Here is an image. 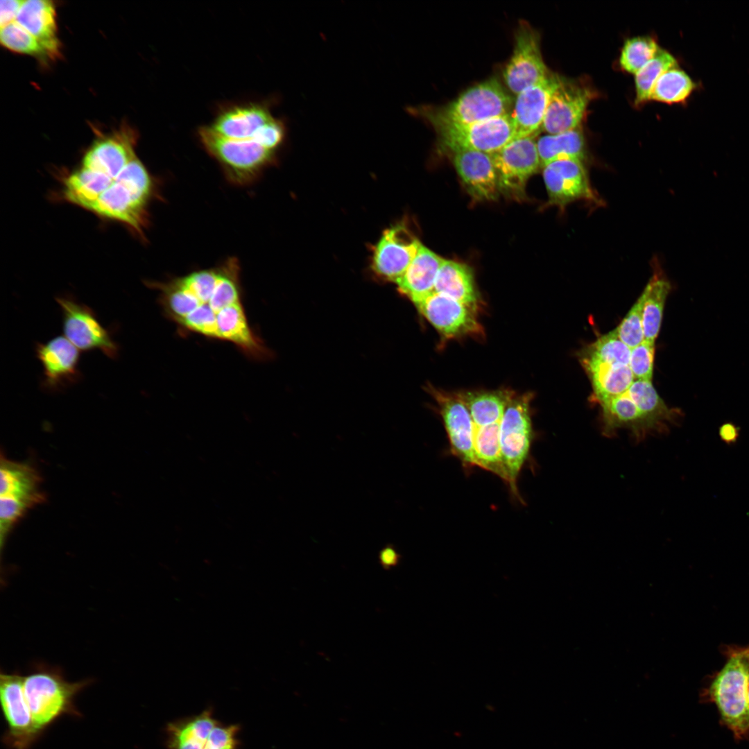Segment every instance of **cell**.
Returning <instances> with one entry per match:
<instances>
[{
    "mask_svg": "<svg viewBox=\"0 0 749 749\" xmlns=\"http://www.w3.org/2000/svg\"><path fill=\"white\" fill-rule=\"evenodd\" d=\"M239 266L232 258L221 266L166 282H146L159 291L164 315L184 333L234 344L255 360L270 356L250 327L243 303Z\"/></svg>",
    "mask_w": 749,
    "mask_h": 749,
    "instance_id": "cell-1",
    "label": "cell"
},
{
    "mask_svg": "<svg viewBox=\"0 0 749 749\" xmlns=\"http://www.w3.org/2000/svg\"><path fill=\"white\" fill-rule=\"evenodd\" d=\"M153 184L137 156L110 164L81 162L63 179L65 200L143 234Z\"/></svg>",
    "mask_w": 749,
    "mask_h": 749,
    "instance_id": "cell-2",
    "label": "cell"
},
{
    "mask_svg": "<svg viewBox=\"0 0 749 749\" xmlns=\"http://www.w3.org/2000/svg\"><path fill=\"white\" fill-rule=\"evenodd\" d=\"M727 661L700 694L701 702L715 705L721 725L737 740L749 739V646H731Z\"/></svg>",
    "mask_w": 749,
    "mask_h": 749,
    "instance_id": "cell-3",
    "label": "cell"
},
{
    "mask_svg": "<svg viewBox=\"0 0 749 749\" xmlns=\"http://www.w3.org/2000/svg\"><path fill=\"white\" fill-rule=\"evenodd\" d=\"M91 683L89 680L67 681L60 669L38 664L23 675V689L36 730L41 733L64 714L77 715L75 696Z\"/></svg>",
    "mask_w": 749,
    "mask_h": 749,
    "instance_id": "cell-4",
    "label": "cell"
},
{
    "mask_svg": "<svg viewBox=\"0 0 749 749\" xmlns=\"http://www.w3.org/2000/svg\"><path fill=\"white\" fill-rule=\"evenodd\" d=\"M510 105V97L501 84L497 79L491 78L469 88L439 110L420 108L409 111L424 117L433 126L464 125L509 114Z\"/></svg>",
    "mask_w": 749,
    "mask_h": 749,
    "instance_id": "cell-5",
    "label": "cell"
},
{
    "mask_svg": "<svg viewBox=\"0 0 749 749\" xmlns=\"http://www.w3.org/2000/svg\"><path fill=\"white\" fill-rule=\"evenodd\" d=\"M199 139L206 150L223 166L234 182L245 184L273 162L275 152L254 140H236L221 136L209 126L200 127Z\"/></svg>",
    "mask_w": 749,
    "mask_h": 749,
    "instance_id": "cell-6",
    "label": "cell"
},
{
    "mask_svg": "<svg viewBox=\"0 0 749 749\" xmlns=\"http://www.w3.org/2000/svg\"><path fill=\"white\" fill-rule=\"evenodd\" d=\"M0 522L12 528L32 508L44 503L42 476L26 463L11 460L1 456Z\"/></svg>",
    "mask_w": 749,
    "mask_h": 749,
    "instance_id": "cell-7",
    "label": "cell"
},
{
    "mask_svg": "<svg viewBox=\"0 0 749 749\" xmlns=\"http://www.w3.org/2000/svg\"><path fill=\"white\" fill-rule=\"evenodd\" d=\"M528 395L510 399L501 422L499 448L505 481L517 495V481L533 440Z\"/></svg>",
    "mask_w": 749,
    "mask_h": 749,
    "instance_id": "cell-8",
    "label": "cell"
},
{
    "mask_svg": "<svg viewBox=\"0 0 749 749\" xmlns=\"http://www.w3.org/2000/svg\"><path fill=\"white\" fill-rule=\"evenodd\" d=\"M55 300L61 309L64 336L72 344L80 350H98L110 359L117 358L119 345L89 307L69 296Z\"/></svg>",
    "mask_w": 749,
    "mask_h": 749,
    "instance_id": "cell-9",
    "label": "cell"
},
{
    "mask_svg": "<svg viewBox=\"0 0 749 749\" xmlns=\"http://www.w3.org/2000/svg\"><path fill=\"white\" fill-rule=\"evenodd\" d=\"M535 136L515 138L491 154L497 174L500 193L519 198L528 179L541 166Z\"/></svg>",
    "mask_w": 749,
    "mask_h": 749,
    "instance_id": "cell-10",
    "label": "cell"
},
{
    "mask_svg": "<svg viewBox=\"0 0 749 749\" xmlns=\"http://www.w3.org/2000/svg\"><path fill=\"white\" fill-rule=\"evenodd\" d=\"M433 126L449 149L464 148L491 155L515 138L514 123L509 114L470 124Z\"/></svg>",
    "mask_w": 749,
    "mask_h": 749,
    "instance_id": "cell-11",
    "label": "cell"
},
{
    "mask_svg": "<svg viewBox=\"0 0 749 749\" xmlns=\"http://www.w3.org/2000/svg\"><path fill=\"white\" fill-rule=\"evenodd\" d=\"M542 168L549 205L562 210L578 200L600 205L601 200L592 187L585 162L571 159L559 160Z\"/></svg>",
    "mask_w": 749,
    "mask_h": 749,
    "instance_id": "cell-12",
    "label": "cell"
},
{
    "mask_svg": "<svg viewBox=\"0 0 749 749\" xmlns=\"http://www.w3.org/2000/svg\"><path fill=\"white\" fill-rule=\"evenodd\" d=\"M592 95L583 83L556 75L542 129L556 135L579 127Z\"/></svg>",
    "mask_w": 749,
    "mask_h": 749,
    "instance_id": "cell-13",
    "label": "cell"
},
{
    "mask_svg": "<svg viewBox=\"0 0 749 749\" xmlns=\"http://www.w3.org/2000/svg\"><path fill=\"white\" fill-rule=\"evenodd\" d=\"M0 699L8 725L6 743L14 749H28L38 737L23 689V675H0Z\"/></svg>",
    "mask_w": 749,
    "mask_h": 749,
    "instance_id": "cell-14",
    "label": "cell"
},
{
    "mask_svg": "<svg viewBox=\"0 0 749 749\" xmlns=\"http://www.w3.org/2000/svg\"><path fill=\"white\" fill-rule=\"evenodd\" d=\"M550 75L540 53L537 34L526 24H521L513 53L503 71L508 87L518 94Z\"/></svg>",
    "mask_w": 749,
    "mask_h": 749,
    "instance_id": "cell-15",
    "label": "cell"
},
{
    "mask_svg": "<svg viewBox=\"0 0 749 749\" xmlns=\"http://www.w3.org/2000/svg\"><path fill=\"white\" fill-rule=\"evenodd\" d=\"M415 304L419 311L446 338H457L482 332L476 311L446 295L434 291Z\"/></svg>",
    "mask_w": 749,
    "mask_h": 749,
    "instance_id": "cell-16",
    "label": "cell"
},
{
    "mask_svg": "<svg viewBox=\"0 0 749 749\" xmlns=\"http://www.w3.org/2000/svg\"><path fill=\"white\" fill-rule=\"evenodd\" d=\"M35 351L43 368L41 385L45 390L60 391L80 379L79 350L65 336H58L45 343H37Z\"/></svg>",
    "mask_w": 749,
    "mask_h": 749,
    "instance_id": "cell-17",
    "label": "cell"
},
{
    "mask_svg": "<svg viewBox=\"0 0 749 749\" xmlns=\"http://www.w3.org/2000/svg\"><path fill=\"white\" fill-rule=\"evenodd\" d=\"M421 245L404 225L386 229L373 251V271L383 279L396 282L412 262Z\"/></svg>",
    "mask_w": 749,
    "mask_h": 749,
    "instance_id": "cell-18",
    "label": "cell"
},
{
    "mask_svg": "<svg viewBox=\"0 0 749 749\" xmlns=\"http://www.w3.org/2000/svg\"><path fill=\"white\" fill-rule=\"evenodd\" d=\"M433 395L439 406L451 453L465 467L477 466L474 449V422L467 406L458 394L435 390Z\"/></svg>",
    "mask_w": 749,
    "mask_h": 749,
    "instance_id": "cell-19",
    "label": "cell"
},
{
    "mask_svg": "<svg viewBox=\"0 0 749 749\" xmlns=\"http://www.w3.org/2000/svg\"><path fill=\"white\" fill-rule=\"evenodd\" d=\"M449 150L456 170L471 197L481 201L496 200L500 191L491 155L458 147Z\"/></svg>",
    "mask_w": 749,
    "mask_h": 749,
    "instance_id": "cell-20",
    "label": "cell"
},
{
    "mask_svg": "<svg viewBox=\"0 0 749 749\" xmlns=\"http://www.w3.org/2000/svg\"><path fill=\"white\" fill-rule=\"evenodd\" d=\"M273 117L265 104L234 105L221 110L209 127L228 139L254 140L258 131Z\"/></svg>",
    "mask_w": 749,
    "mask_h": 749,
    "instance_id": "cell-21",
    "label": "cell"
},
{
    "mask_svg": "<svg viewBox=\"0 0 749 749\" xmlns=\"http://www.w3.org/2000/svg\"><path fill=\"white\" fill-rule=\"evenodd\" d=\"M556 75H550L517 94L511 115L515 138L535 136L542 128Z\"/></svg>",
    "mask_w": 749,
    "mask_h": 749,
    "instance_id": "cell-22",
    "label": "cell"
},
{
    "mask_svg": "<svg viewBox=\"0 0 749 749\" xmlns=\"http://www.w3.org/2000/svg\"><path fill=\"white\" fill-rule=\"evenodd\" d=\"M56 17L53 1L28 0L24 1L16 19L18 24L39 41L50 58L60 55Z\"/></svg>",
    "mask_w": 749,
    "mask_h": 749,
    "instance_id": "cell-23",
    "label": "cell"
},
{
    "mask_svg": "<svg viewBox=\"0 0 749 749\" xmlns=\"http://www.w3.org/2000/svg\"><path fill=\"white\" fill-rule=\"evenodd\" d=\"M443 259L421 245L412 262L396 281L399 292L415 304L434 291L436 277Z\"/></svg>",
    "mask_w": 749,
    "mask_h": 749,
    "instance_id": "cell-24",
    "label": "cell"
},
{
    "mask_svg": "<svg viewBox=\"0 0 749 749\" xmlns=\"http://www.w3.org/2000/svg\"><path fill=\"white\" fill-rule=\"evenodd\" d=\"M474 422V435L499 433L506 407L513 394L506 390L458 394Z\"/></svg>",
    "mask_w": 749,
    "mask_h": 749,
    "instance_id": "cell-25",
    "label": "cell"
},
{
    "mask_svg": "<svg viewBox=\"0 0 749 749\" xmlns=\"http://www.w3.org/2000/svg\"><path fill=\"white\" fill-rule=\"evenodd\" d=\"M210 709L173 721L166 727L168 749H203L212 729L219 724Z\"/></svg>",
    "mask_w": 749,
    "mask_h": 749,
    "instance_id": "cell-26",
    "label": "cell"
},
{
    "mask_svg": "<svg viewBox=\"0 0 749 749\" xmlns=\"http://www.w3.org/2000/svg\"><path fill=\"white\" fill-rule=\"evenodd\" d=\"M435 291L469 306L476 311L478 310L479 299L473 273L465 264L443 259L436 277Z\"/></svg>",
    "mask_w": 749,
    "mask_h": 749,
    "instance_id": "cell-27",
    "label": "cell"
},
{
    "mask_svg": "<svg viewBox=\"0 0 749 749\" xmlns=\"http://www.w3.org/2000/svg\"><path fill=\"white\" fill-rule=\"evenodd\" d=\"M541 167L556 160L571 159L585 162L587 151L579 127L559 134L544 135L537 141Z\"/></svg>",
    "mask_w": 749,
    "mask_h": 749,
    "instance_id": "cell-28",
    "label": "cell"
},
{
    "mask_svg": "<svg viewBox=\"0 0 749 749\" xmlns=\"http://www.w3.org/2000/svg\"><path fill=\"white\" fill-rule=\"evenodd\" d=\"M671 290L670 282L660 271H655L643 293V330L644 340L655 343L659 334L666 298Z\"/></svg>",
    "mask_w": 749,
    "mask_h": 749,
    "instance_id": "cell-29",
    "label": "cell"
},
{
    "mask_svg": "<svg viewBox=\"0 0 749 749\" xmlns=\"http://www.w3.org/2000/svg\"><path fill=\"white\" fill-rule=\"evenodd\" d=\"M587 376L598 403L624 393L635 381L630 365L624 364L602 363Z\"/></svg>",
    "mask_w": 749,
    "mask_h": 749,
    "instance_id": "cell-30",
    "label": "cell"
},
{
    "mask_svg": "<svg viewBox=\"0 0 749 749\" xmlns=\"http://www.w3.org/2000/svg\"><path fill=\"white\" fill-rule=\"evenodd\" d=\"M696 88L689 76L678 67L665 71L657 80L650 100L667 104L685 101Z\"/></svg>",
    "mask_w": 749,
    "mask_h": 749,
    "instance_id": "cell-31",
    "label": "cell"
},
{
    "mask_svg": "<svg viewBox=\"0 0 749 749\" xmlns=\"http://www.w3.org/2000/svg\"><path fill=\"white\" fill-rule=\"evenodd\" d=\"M678 67L675 58L668 51L659 49L656 55L635 74V104L650 100L658 78L669 69Z\"/></svg>",
    "mask_w": 749,
    "mask_h": 749,
    "instance_id": "cell-32",
    "label": "cell"
},
{
    "mask_svg": "<svg viewBox=\"0 0 749 749\" xmlns=\"http://www.w3.org/2000/svg\"><path fill=\"white\" fill-rule=\"evenodd\" d=\"M660 49L656 41L649 36H637L626 40L619 62L626 71L636 74L657 53Z\"/></svg>",
    "mask_w": 749,
    "mask_h": 749,
    "instance_id": "cell-33",
    "label": "cell"
},
{
    "mask_svg": "<svg viewBox=\"0 0 749 749\" xmlns=\"http://www.w3.org/2000/svg\"><path fill=\"white\" fill-rule=\"evenodd\" d=\"M0 40L11 51L38 58L49 57L39 41L16 21L1 28Z\"/></svg>",
    "mask_w": 749,
    "mask_h": 749,
    "instance_id": "cell-34",
    "label": "cell"
},
{
    "mask_svg": "<svg viewBox=\"0 0 749 749\" xmlns=\"http://www.w3.org/2000/svg\"><path fill=\"white\" fill-rule=\"evenodd\" d=\"M644 294L642 292L621 323L614 329L619 339L630 349L644 341L643 330V307Z\"/></svg>",
    "mask_w": 749,
    "mask_h": 749,
    "instance_id": "cell-35",
    "label": "cell"
},
{
    "mask_svg": "<svg viewBox=\"0 0 749 749\" xmlns=\"http://www.w3.org/2000/svg\"><path fill=\"white\" fill-rule=\"evenodd\" d=\"M655 343L644 341L630 350V368L635 380L651 381L653 373Z\"/></svg>",
    "mask_w": 749,
    "mask_h": 749,
    "instance_id": "cell-36",
    "label": "cell"
},
{
    "mask_svg": "<svg viewBox=\"0 0 749 749\" xmlns=\"http://www.w3.org/2000/svg\"><path fill=\"white\" fill-rule=\"evenodd\" d=\"M238 724L216 725L211 731L203 749H238Z\"/></svg>",
    "mask_w": 749,
    "mask_h": 749,
    "instance_id": "cell-37",
    "label": "cell"
},
{
    "mask_svg": "<svg viewBox=\"0 0 749 749\" xmlns=\"http://www.w3.org/2000/svg\"><path fill=\"white\" fill-rule=\"evenodd\" d=\"M286 133L283 120L273 117L256 134L254 140L266 148L275 152L282 144Z\"/></svg>",
    "mask_w": 749,
    "mask_h": 749,
    "instance_id": "cell-38",
    "label": "cell"
},
{
    "mask_svg": "<svg viewBox=\"0 0 749 749\" xmlns=\"http://www.w3.org/2000/svg\"><path fill=\"white\" fill-rule=\"evenodd\" d=\"M24 1L21 0H1L0 1L1 28L16 21Z\"/></svg>",
    "mask_w": 749,
    "mask_h": 749,
    "instance_id": "cell-39",
    "label": "cell"
},
{
    "mask_svg": "<svg viewBox=\"0 0 749 749\" xmlns=\"http://www.w3.org/2000/svg\"><path fill=\"white\" fill-rule=\"evenodd\" d=\"M400 559V554L393 544H387L379 553V563L385 570H390L397 567Z\"/></svg>",
    "mask_w": 749,
    "mask_h": 749,
    "instance_id": "cell-40",
    "label": "cell"
},
{
    "mask_svg": "<svg viewBox=\"0 0 749 749\" xmlns=\"http://www.w3.org/2000/svg\"><path fill=\"white\" fill-rule=\"evenodd\" d=\"M718 433L721 439L724 442L732 445L737 442L739 430L733 423L726 422L720 427Z\"/></svg>",
    "mask_w": 749,
    "mask_h": 749,
    "instance_id": "cell-41",
    "label": "cell"
},
{
    "mask_svg": "<svg viewBox=\"0 0 749 749\" xmlns=\"http://www.w3.org/2000/svg\"><path fill=\"white\" fill-rule=\"evenodd\" d=\"M748 696H749V692H748Z\"/></svg>",
    "mask_w": 749,
    "mask_h": 749,
    "instance_id": "cell-42",
    "label": "cell"
}]
</instances>
